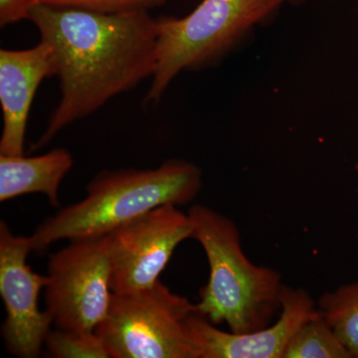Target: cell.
Here are the masks:
<instances>
[{
    "label": "cell",
    "instance_id": "6da1fadb",
    "mask_svg": "<svg viewBox=\"0 0 358 358\" xmlns=\"http://www.w3.org/2000/svg\"><path fill=\"white\" fill-rule=\"evenodd\" d=\"M29 20L41 40L53 47L61 91L60 102L32 150L154 76L157 20L148 10L105 13L39 4Z\"/></svg>",
    "mask_w": 358,
    "mask_h": 358
},
{
    "label": "cell",
    "instance_id": "7a4b0ae2",
    "mask_svg": "<svg viewBox=\"0 0 358 358\" xmlns=\"http://www.w3.org/2000/svg\"><path fill=\"white\" fill-rule=\"evenodd\" d=\"M201 185L199 167L186 160H167L154 169L103 171L87 186L84 199L40 224L30 236L32 251L59 240L106 236L162 205L189 203Z\"/></svg>",
    "mask_w": 358,
    "mask_h": 358
},
{
    "label": "cell",
    "instance_id": "3957f363",
    "mask_svg": "<svg viewBox=\"0 0 358 358\" xmlns=\"http://www.w3.org/2000/svg\"><path fill=\"white\" fill-rule=\"evenodd\" d=\"M188 215L192 238L201 245L209 265L208 282L200 289L196 313L215 326L227 324L235 334L271 326L281 310V274L250 260L232 219L202 204L192 205Z\"/></svg>",
    "mask_w": 358,
    "mask_h": 358
},
{
    "label": "cell",
    "instance_id": "277c9868",
    "mask_svg": "<svg viewBox=\"0 0 358 358\" xmlns=\"http://www.w3.org/2000/svg\"><path fill=\"white\" fill-rule=\"evenodd\" d=\"M284 2L202 0L185 17L157 18V63L145 103L159 102L179 73L197 69L222 56Z\"/></svg>",
    "mask_w": 358,
    "mask_h": 358
},
{
    "label": "cell",
    "instance_id": "5b68a950",
    "mask_svg": "<svg viewBox=\"0 0 358 358\" xmlns=\"http://www.w3.org/2000/svg\"><path fill=\"white\" fill-rule=\"evenodd\" d=\"M196 305L157 281L148 288L113 293L96 327L112 358H200L187 320Z\"/></svg>",
    "mask_w": 358,
    "mask_h": 358
},
{
    "label": "cell",
    "instance_id": "8992f818",
    "mask_svg": "<svg viewBox=\"0 0 358 358\" xmlns=\"http://www.w3.org/2000/svg\"><path fill=\"white\" fill-rule=\"evenodd\" d=\"M109 239L71 240L50 257L46 310L58 329L95 331L112 301Z\"/></svg>",
    "mask_w": 358,
    "mask_h": 358
},
{
    "label": "cell",
    "instance_id": "52a82bcc",
    "mask_svg": "<svg viewBox=\"0 0 358 358\" xmlns=\"http://www.w3.org/2000/svg\"><path fill=\"white\" fill-rule=\"evenodd\" d=\"M192 235L188 213L171 204L157 207L112 231L107 236L113 293H129L155 285L174 250Z\"/></svg>",
    "mask_w": 358,
    "mask_h": 358
},
{
    "label": "cell",
    "instance_id": "ba28073f",
    "mask_svg": "<svg viewBox=\"0 0 358 358\" xmlns=\"http://www.w3.org/2000/svg\"><path fill=\"white\" fill-rule=\"evenodd\" d=\"M31 251L30 237L13 234L0 221V294L6 313L1 334L8 352L21 358L39 357L53 324L48 310L39 308V294L48 277L26 263Z\"/></svg>",
    "mask_w": 358,
    "mask_h": 358
},
{
    "label": "cell",
    "instance_id": "9c48e42d",
    "mask_svg": "<svg viewBox=\"0 0 358 358\" xmlns=\"http://www.w3.org/2000/svg\"><path fill=\"white\" fill-rule=\"evenodd\" d=\"M320 315L317 303L308 291L285 285L279 317L261 331L246 334L221 331L197 313L190 315L187 324L200 358H282L294 331Z\"/></svg>",
    "mask_w": 358,
    "mask_h": 358
},
{
    "label": "cell",
    "instance_id": "30bf717a",
    "mask_svg": "<svg viewBox=\"0 0 358 358\" xmlns=\"http://www.w3.org/2000/svg\"><path fill=\"white\" fill-rule=\"evenodd\" d=\"M57 61L53 47L41 42L26 50L0 51V103L3 129L0 155H24V140L29 110L39 85L56 76Z\"/></svg>",
    "mask_w": 358,
    "mask_h": 358
},
{
    "label": "cell",
    "instance_id": "8fae6325",
    "mask_svg": "<svg viewBox=\"0 0 358 358\" xmlns=\"http://www.w3.org/2000/svg\"><path fill=\"white\" fill-rule=\"evenodd\" d=\"M72 166V155L64 148L32 157L0 155V201L42 193L57 207L59 187Z\"/></svg>",
    "mask_w": 358,
    "mask_h": 358
},
{
    "label": "cell",
    "instance_id": "7c38bea8",
    "mask_svg": "<svg viewBox=\"0 0 358 358\" xmlns=\"http://www.w3.org/2000/svg\"><path fill=\"white\" fill-rule=\"evenodd\" d=\"M317 305L352 357L358 358V281L326 292Z\"/></svg>",
    "mask_w": 358,
    "mask_h": 358
},
{
    "label": "cell",
    "instance_id": "4fadbf2b",
    "mask_svg": "<svg viewBox=\"0 0 358 358\" xmlns=\"http://www.w3.org/2000/svg\"><path fill=\"white\" fill-rule=\"evenodd\" d=\"M282 358H352L322 315L303 324L289 339Z\"/></svg>",
    "mask_w": 358,
    "mask_h": 358
},
{
    "label": "cell",
    "instance_id": "5bb4252c",
    "mask_svg": "<svg viewBox=\"0 0 358 358\" xmlns=\"http://www.w3.org/2000/svg\"><path fill=\"white\" fill-rule=\"evenodd\" d=\"M51 357L56 358H109L102 339L96 331L51 329L45 339Z\"/></svg>",
    "mask_w": 358,
    "mask_h": 358
},
{
    "label": "cell",
    "instance_id": "9a60e30c",
    "mask_svg": "<svg viewBox=\"0 0 358 358\" xmlns=\"http://www.w3.org/2000/svg\"><path fill=\"white\" fill-rule=\"evenodd\" d=\"M166 0H40V4L62 8L85 9L98 13H115L150 10L164 6Z\"/></svg>",
    "mask_w": 358,
    "mask_h": 358
},
{
    "label": "cell",
    "instance_id": "2e32d148",
    "mask_svg": "<svg viewBox=\"0 0 358 358\" xmlns=\"http://www.w3.org/2000/svg\"><path fill=\"white\" fill-rule=\"evenodd\" d=\"M40 0H0V25L9 24L29 20L32 9L39 6Z\"/></svg>",
    "mask_w": 358,
    "mask_h": 358
},
{
    "label": "cell",
    "instance_id": "e0dca14e",
    "mask_svg": "<svg viewBox=\"0 0 358 358\" xmlns=\"http://www.w3.org/2000/svg\"><path fill=\"white\" fill-rule=\"evenodd\" d=\"M286 1H291V0H285V2Z\"/></svg>",
    "mask_w": 358,
    "mask_h": 358
}]
</instances>
